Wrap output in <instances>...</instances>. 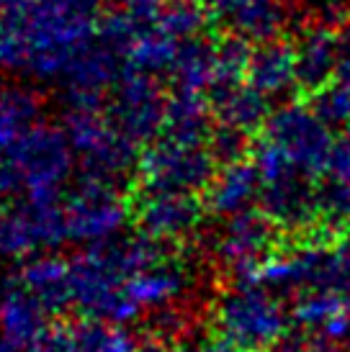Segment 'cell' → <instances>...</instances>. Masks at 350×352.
I'll list each match as a JSON object with an SVG mask.
<instances>
[{
	"instance_id": "19",
	"label": "cell",
	"mask_w": 350,
	"mask_h": 352,
	"mask_svg": "<svg viewBox=\"0 0 350 352\" xmlns=\"http://www.w3.org/2000/svg\"><path fill=\"white\" fill-rule=\"evenodd\" d=\"M247 82L268 100L286 96L291 90H299L294 41L276 39L255 47L253 57H250V67H247Z\"/></svg>"
},
{
	"instance_id": "35",
	"label": "cell",
	"mask_w": 350,
	"mask_h": 352,
	"mask_svg": "<svg viewBox=\"0 0 350 352\" xmlns=\"http://www.w3.org/2000/svg\"><path fill=\"white\" fill-rule=\"evenodd\" d=\"M6 221H8V211L0 206V257L6 254Z\"/></svg>"
},
{
	"instance_id": "34",
	"label": "cell",
	"mask_w": 350,
	"mask_h": 352,
	"mask_svg": "<svg viewBox=\"0 0 350 352\" xmlns=\"http://www.w3.org/2000/svg\"><path fill=\"white\" fill-rule=\"evenodd\" d=\"M26 3H29V0H0V19L13 13V10H19L21 6H26Z\"/></svg>"
},
{
	"instance_id": "27",
	"label": "cell",
	"mask_w": 350,
	"mask_h": 352,
	"mask_svg": "<svg viewBox=\"0 0 350 352\" xmlns=\"http://www.w3.org/2000/svg\"><path fill=\"white\" fill-rule=\"evenodd\" d=\"M309 106L330 129L342 131V126L350 121V93L338 88V85H330L322 93H317L314 98H309Z\"/></svg>"
},
{
	"instance_id": "6",
	"label": "cell",
	"mask_w": 350,
	"mask_h": 352,
	"mask_svg": "<svg viewBox=\"0 0 350 352\" xmlns=\"http://www.w3.org/2000/svg\"><path fill=\"white\" fill-rule=\"evenodd\" d=\"M219 165L209 147L183 144L160 137L142 152L139 160V193H183L201 196L214 183Z\"/></svg>"
},
{
	"instance_id": "10",
	"label": "cell",
	"mask_w": 350,
	"mask_h": 352,
	"mask_svg": "<svg viewBox=\"0 0 350 352\" xmlns=\"http://www.w3.org/2000/svg\"><path fill=\"white\" fill-rule=\"evenodd\" d=\"M283 236L260 208L227 219L222 232L214 236L216 260L234 275V280H250L265 260L281 250Z\"/></svg>"
},
{
	"instance_id": "22",
	"label": "cell",
	"mask_w": 350,
	"mask_h": 352,
	"mask_svg": "<svg viewBox=\"0 0 350 352\" xmlns=\"http://www.w3.org/2000/svg\"><path fill=\"white\" fill-rule=\"evenodd\" d=\"M41 124V98L19 82H0V162Z\"/></svg>"
},
{
	"instance_id": "21",
	"label": "cell",
	"mask_w": 350,
	"mask_h": 352,
	"mask_svg": "<svg viewBox=\"0 0 350 352\" xmlns=\"http://www.w3.org/2000/svg\"><path fill=\"white\" fill-rule=\"evenodd\" d=\"M19 280L29 294L39 298L49 311L62 314L70 309V260L57 252H44L37 257L23 260L16 273Z\"/></svg>"
},
{
	"instance_id": "15",
	"label": "cell",
	"mask_w": 350,
	"mask_h": 352,
	"mask_svg": "<svg viewBox=\"0 0 350 352\" xmlns=\"http://www.w3.org/2000/svg\"><path fill=\"white\" fill-rule=\"evenodd\" d=\"M191 288V273L183 265V260H178L167 252L163 260H157L155 265L145 267L142 273H136L127 283V301L132 306V311L136 314V319L142 316H155L163 311H173L181 303L185 294Z\"/></svg>"
},
{
	"instance_id": "23",
	"label": "cell",
	"mask_w": 350,
	"mask_h": 352,
	"mask_svg": "<svg viewBox=\"0 0 350 352\" xmlns=\"http://www.w3.org/2000/svg\"><path fill=\"white\" fill-rule=\"evenodd\" d=\"M173 93H188V96H204L216 82V41L191 39L181 47V54L170 69Z\"/></svg>"
},
{
	"instance_id": "9",
	"label": "cell",
	"mask_w": 350,
	"mask_h": 352,
	"mask_svg": "<svg viewBox=\"0 0 350 352\" xmlns=\"http://www.w3.org/2000/svg\"><path fill=\"white\" fill-rule=\"evenodd\" d=\"M167 103L170 96L165 93L160 78L124 69L108 98L106 113L119 131L145 152L165 131Z\"/></svg>"
},
{
	"instance_id": "3",
	"label": "cell",
	"mask_w": 350,
	"mask_h": 352,
	"mask_svg": "<svg viewBox=\"0 0 350 352\" xmlns=\"http://www.w3.org/2000/svg\"><path fill=\"white\" fill-rule=\"evenodd\" d=\"M75 165L78 157L62 126L41 121L0 162V198L23 196L34 204L62 201Z\"/></svg>"
},
{
	"instance_id": "26",
	"label": "cell",
	"mask_w": 350,
	"mask_h": 352,
	"mask_svg": "<svg viewBox=\"0 0 350 352\" xmlns=\"http://www.w3.org/2000/svg\"><path fill=\"white\" fill-rule=\"evenodd\" d=\"M320 291L338 296L340 301L350 306V234L338 239L327 250V263H325Z\"/></svg>"
},
{
	"instance_id": "33",
	"label": "cell",
	"mask_w": 350,
	"mask_h": 352,
	"mask_svg": "<svg viewBox=\"0 0 350 352\" xmlns=\"http://www.w3.org/2000/svg\"><path fill=\"white\" fill-rule=\"evenodd\" d=\"M309 352H348V347L342 342H332L325 337H314L309 344Z\"/></svg>"
},
{
	"instance_id": "18",
	"label": "cell",
	"mask_w": 350,
	"mask_h": 352,
	"mask_svg": "<svg viewBox=\"0 0 350 352\" xmlns=\"http://www.w3.org/2000/svg\"><path fill=\"white\" fill-rule=\"evenodd\" d=\"M260 190L258 167L250 157H245L216 173L214 183L204 193V206L209 214L234 219L245 211H253V206L260 204Z\"/></svg>"
},
{
	"instance_id": "31",
	"label": "cell",
	"mask_w": 350,
	"mask_h": 352,
	"mask_svg": "<svg viewBox=\"0 0 350 352\" xmlns=\"http://www.w3.org/2000/svg\"><path fill=\"white\" fill-rule=\"evenodd\" d=\"M332 85L348 90L350 93V31L345 34L342 31V41H340V62H338V69H335V80Z\"/></svg>"
},
{
	"instance_id": "7",
	"label": "cell",
	"mask_w": 350,
	"mask_h": 352,
	"mask_svg": "<svg viewBox=\"0 0 350 352\" xmlns=\"http://www.w3.org/2000/svg\"><path fill=\"white\" fill-rule=\"evenodd\" d=\"M62 214L68 226V242L85 247L106 245L121 236L134 208L121 196V188L90 177H80L62 198Z\"/></svg>"
},
{
	"instance_id": "16",
	"label": "cell",
	"mask_w": 350,
	"mask_h": 352,
	"mask_svg": "<svg viewBox=\"0 0 350 352\" xmlns=\"http://www.w3.org/2000/svg\"><path fill=\"white\" fill-rule=\"evenodd\" d=\"M340 41L342 31L325 21H314L309 26H304L299 39L294 41L296 85H299L302 96L314 98L317 93L332 85L335 69L340 62Z\"/></svg>"
},
{
	"instance_id": "29",
	"label": "cell",
	"mask_w": 350,
	"mask_h": 352,
	"mask_svg": "<svg viewBox=\"0 0 350 352\" xmlns=\"http://www.w3.org/2000/svg\"><path fill=\"white\" fill-rule=\"evenodd\" d=\"M325 177H332V180H340V183L350 186V142L348 139L340 137L335 142Z\"/></svg>"
},
{
	"instance_id": "12",
	"label": "cell",
	"mask_w": 350,
	"mask_h": 352,
	"mask_svg": "<svg viewBox=\"0 0 350 352\" xmlns=\"http://www.w3.org/2000/svg\"><path fill=\"white\" fill-rule=\"evenodd\" d=\"M68 242L62 201L34 204L23 201L8 211L6 221V257L29 260L44 252H57Z\"/></svg>"
},
{
	"instance_id": "17",
	"label": "cell",
	"mask_w": 350,
	"mask_h": 352,
	"mask_svg": "<svg viewBox=\"0 0 350 352\" xmlns=\"http://www.w3.org/2000/svg\"><path fill=\"white\" fill-rule=\"evenodd\" d=\"M47 306L16 280V275L0 285V334L16 342L37 344L52 329Z\"/></svg>"
},
{
	"instance_id": "11",
	"label": "cell",
	"mask_w": 350,
	"mask_h": 352,
	"mask_svg": "<svg viewBox=\"0 0 350 352\" xmlns=\"http://www.w3.org/2000/svg\"><path fill=\"white\" fill-rule=\"evenodd\" d=\"M132 208L139 234L165 247L183 245L185 239H191L206 214L201 198L183 193H139Z\"/></svg>"
},
{
	"instance_id": "14",
	"label": "cell",
	"mask_w": 350,
	"mask_h": 352,
	"mask_svg": "<svg viewBox=\"0 0 350 352\" xmlns=\"http://www.w3.org/2000/svg\"><path fill=\"white\" fill-rule=\"evenodd\" d=\"M41 352H147L142 334L127 324L75 319L52 324L39 342Z\"/></svg>"
},
{
	"instance_id": "24",
	"label": "cell",
	"mask_w": 350,
	"mask_h": 352,
	"mask_svg": "<svg viewBox=\"0 0 350 352\" xmlns=\"http://www.w3.org/2000/svg\"><path fill=\"white\" fill-rule=\"evenodd\" d=\"M183 44L185 41L173 39L157 23L139 29L134 34V39L129 41L127 52H124V67L132 69V72L152 75V78L170 75Z\"/></svg>"
},
{
	"instance_id": "4",
	"label": "cell",
	"mask_w": 350,
	"mask_h": 352,
	"mask_svg": "<svg viewBox=\"0 0 350 352\" xmlns=\"http://www.w3.org/2000/svg\"><path fill=\"white\" fill-rule=\"evenodd\" d=\"M216 334L245 352H265L289 337V314L281 298L250 280H234L214 301Z\"/></svg>"
},
{
	"instance_id": "36",
	"label": "cell",
	"mask_w": 350,
	"mask_h": 352,
	"mask_svg": "<svg viewBox=\"0 0 350 352\" xmlns=\"http://www.w3.org/2000/svg\"><path fill=\"white\" fill-rule=\"evenodd\" d=\"M196 3H201V6H204V0H196Z\"/></svg>"
},
{
	"instance_id": "5",
	"label": "cell",
	"mask_w": 350,
	"mask_h": 352,
	"mask_svg": "<svg viewBox=\"0 0 350 352\" xmlns=\"http://www.w3.org/2000/svg\"><path fill=\"white\" fill-rule=\"evenodd\" d=\"M62 131L78 157L83 177L121 188V180L139 170L142 149L119 131L116 124L108 118L106 108L65 111Z\"/></svg>"
},
{
	"instance_id": "2",
	"label": "cell",
	"mask_w": 350,
	"mask_h": 352,
	"mask_svg": "<svg viewBox=\"0 0 350 352\" xmlns=\"http://www.w3.org/2000/svg\"><path fill=\"white\" fill-rule=\"evenodd\" d=\"M167 254V247L145 234L80 250L70 257V309L83 319L114 324L136 322L127 301V283Z\"/></svg>"
},
{
	"instance_id": "32",
	"label": "cell",
	"mask_w": 350,
	"mask_h": 352,
	"mask_svg": "<svg viewBox=\"0 0 350 352\" xmlns=\"http://www.w3.org/2000/svg\"><path fill=\"white\" fill-rule=\"evenodd\" d=\"M265 352H309V344H304L299 337H283L278 344H273L271 350Z\"/></svg>"
},
{
	"instance_id": "1",
	"label": "cell",
	"mask_w": 350,
	"mask_h": 352,
	"mask_svg": "<svg viewBox=\"0 0 350 352\" xmlns=\"http://www.w3.org/2000/svg\"><path fill=\"white\" fill-rule=\"evenodd\" d=\"M96 36V19L72 13L52 0H29L0 19V72L62 82Z\"/></svg>"
},
{
	"instance_id": "8",
	"label": "cell",
	"mask_w": 350,
	"mask_h": 352,
	"mask_svg": "<svg viewBox=\"0 0 350 352\" xmlns=\"http://www.w3.org/2000/svg\"><path fill=\"white\" fill-rule=\"evenodd\" d=\"M258 139L278 149L291 165L311 177H325L332 147L338 142L332 129L307 103H289L273 111Z\"/></svg>"
},
{
	"instance_id": "25",
	"label": "cell",
	"mask_w": 350,
	"mask_h": 352,
	"mask_svg": "<svg viewBox=\"0 0 350 352\" xmlns=\"http://www.w3.org/2000/svg\"><path fill=\"white\" fill-rule=\"evenodd\" d=\"M350 234V186L325 177L317 183V232L311 242L335 245Z\"/></svg>"
},
{
	"instance_id": "30",
	"label": "cell",
	"mask_w": 350,
	"mask_h": 352,
	"mask_svg": "<svg viewBox=\"0 0 350 352\" xmlns=\"http://www.w3.org/2000/svg\"><path fill=\"white\" fill-rule=\"evenodd\" d=\"M62 8L72 10V13H80V16H88V19L101 21L103 13L108 10V0H52Z\"/></svg>"
},
{
	"instance_id": "13",
	"label": "cell",
	"mask_w": 350,
	"mask_h": 352,
	"mask_svg": "<svg viewBox=\"0 0 350 352\" xmlns=\"http://www.w3.org/2000/svg\"><path fill=\"white\" fill-rule=\"evenodd\" d=\"M209 23L247 44H268L283 39L289 23L286 0H204Z\"/></svg>"
},
{
	"instance_id": "20",
	"label": "cell",
	"mask_w": 350,
	"mask_h": 352,
	"mask_svg": "<svg viewBox=\"0 0 350 352\" xmlns=\"http://www.w3.org/2000/svg\"><path fill=\"white\" fill-rule=\"evenodd\" d=\"M209 103H212L214 121L219 126L234 129L245 137L255 139L260 137V131L265 129L273 113L271 106H268V98L262 93H258L247 80L212 96Z\"/></svg>"
},
{
	"instance_id": "28",
	"label": "cell",
	"mask_w": 350,
	"mask_h": 352,
	"mask_svg": "<svg viewBox=\"0 0 350 352\" xmlns=\"http://www.w3.org/2000/svg\"><path fill=\"white\" fill-rule=\"evenodd\" d=\"M147 352H245L234 342L224 340L222 334H206V337H185L173 344H150Z\"/></svg>"
}]
</instances>
